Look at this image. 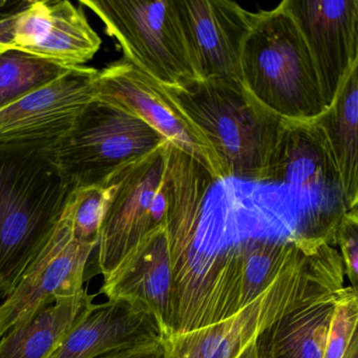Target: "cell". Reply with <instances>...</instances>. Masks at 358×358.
Instances as JSON below:
<instances>
[{
  "label": "cell",
  "instance_id": "cell-3",
  "mask_svg": "<svg viewBox=\"0 0 358 358\" xmlns=\"http://www.w3.org/2000/svg\"><path fill=\"white\" fill-rule=\"evenodd\" d=\"M343 278L338 251L322 245L289 266L231 317L163 339L164 358H238L259 333L287 312L341 290Z\"/></svg>",
  "mask_w": 358,
  "mask_h": 358
},
{
  "label": "cell",
  "instance_id": "cell-8",
  "mask_svg": "<svg viewBox=\"0 0 358 358\" xmlns=\"http://www.w3.org/2000/svg\"><path fill=\"white\" fill-rule=\"evenodd\" d=\"M264 183L296 192L306 215L329 231H336L348 211L338 169L316 120H284Z\"/></svg>",
  "mask_w": 358,
  "mask_h": 358
},
{
  "label": "cell",
  "instance_id": "cell-9",
  "mask_svg": "<svg viewBox=\"0 0 358 358\" xmlns=\"http://www.w3.org/2000/svg\"><path fill=\"white\" fill-rule=\"evenodd\" d=\"M93 87L96 99L148 123L166 141L200 163L213 181L225 180L208 142L164 85L123 59L96 71Z\"/></svg>",
  "mask_w": 358,
  "mask_h": 358
},
{
  "label": "cell",
  "instance_id": "cell-20",
  "mask_svg": "<svg viewBox=\"0 0 358 358\" xmlns=\"http://www.w3.org/2000/svg\"><path fill=\"white\" fill-rule=\"evenodd\" d=\"M64 68L17 50L0 55V108L69 74Z\"/></svg>",
  "mask_w": 358,
  "mask_h": 358
},
{
  "label": "cell",
  "instance_id": "cell-15",
  "mask_svg": "<svg viewBox=\"0 0 358 358\" xmlns=\"http://www.w3.org/2000/svg\"><path fill=\"white\" fill-rule=\"evenodd\" d=\"M171 252L165 227L146 236L125 257L116 271L104 280L100 292L108 299L137 301L150 310L166 336L171 320Z\"/></svg>",
  "mask_w": 358,
  "mask_h": 358
},
{
  "label": "cell",
  "instance_id": "cell-24",
  "mask_svg": "<svg viewBox=\"0 0 358 358\" xmlns=\"http://www.w3.org/2000/svg\"><path fill=\"white\" fill-rule=\"evenodd\" d=\"M96 358H164V345L162 341H155L112 352Z\"/></svg>",
  "mask_w": 358,
  "mask_h": 358
},
{
  "label": "cell",
  "instance_id": "cell-17",
  "mask_svg": "<svg viewBox=\"0 0 358 358\" xmlns=\"http://www.w3.org/2000/svg\"><path fill=\"white\" fill-rule=\"evenodd\" d=\"M91 303L93 295L85 289L75 296L41 306L0 341V358H49Z\"/></svg>",
  "mask_w": 358,
  "mask_h": 358
},
{
  "label": "cell",
  "instance_id": "cell-4",
  "mask_svg": "<svg viewBox=\"0 0 358 358\" xmlns=\"http://www.w3.org/2000/svg\"><path fill=\"white\" fill-rule=\"evenodd\" d=\"M240 80L282 120H315L328 108L305 39L282 3L255 13L243 45Z\"/></svg>",
  "mask_w": 358,
  "mask_h": 358
},
{
  "label": "cell",
  "instance_id": "cell-18",
  "mask_svg": "<svg viewBox=\"0 0 358 358\" xmlns=\"http://www.w3.org/2000/svg\"><path fill=\"white\" fill-rule=\"evenodd\" d=\"M358 64L341 83L332 103L316 118L338 169L348 210L358 202Z\"/></svg>",
  "mask_w": 358,
  "mask_h": 358
},
{
  "label": "cell",
  "instance_id": "cell-16",
  "mask_svg": "<svg viewBox=\"0 0 358 358\" xmlns=\"http://www.w3.org/2000/svg\"><path fill=\"white\" fill-rule=\"evenodd\" d=\"M338 292L287 312L259 333L238 358H322Z\"/></svg>",
  "mask_w": 358,
  "mask_h": 358
},
{
  "label": "cell",
  "instance_id": "cell-23",
  "mask_svg": "<svg viewBox=\"0 0 358 358\" xmlns=\"http://www.w3.org/2000/svg\"><path fill=\"white\" fill-rule=\"evenodd\" d=\"M336 245L341 247L343 270L351 282L352 288L358 290V210L350 209L343 215L336 229Z\"/></svg>",
  "mask_w": 358,
  "mask_h": 358
},
{
  "label": "cell",
  "instance_id": "cell-7",
  "mask_svg": "<svg viewBox=\"0 0 358 358\" xmlns=\"http://www.w3.org/2000/svg\"><path fill=\"white\" fill-rule=\"evenodd\" d=\"M169 142L115 173L116 186L100 229L98 272L104 280L150 232L165 227L169 210Z\"/></svg>",
  "mask_w": 358,
  "mask_h": 358
},
{
  "label": "cell",
  "instance_id": "cell-2",
  "mask_svg": "<svg viewBox=\"0 0 358 358\" xmlns=\"http://www.w3.org/2000/svg\"><path fill=\"white\" fill-rule=\"evenodd\" d=\"M204 136L225 179L264 183L284 120L234 79H194L166 87Z\"/></svg>",
  "mask_w": 358,
  "mask_h": 358
},
{
  "label": "cell",
  "instance_id": "cell-5",
  "mask_svg": "<svg viewBox=\"0 0 358 358\" xmlns=\"http://www.w3.org/2000/svg\"><path fill=\"white\" fill-rule=\"evenodd\" d=\"M166 139L148 123L106 102L87 104L52 146L58 169L73 188L104 184Z\"/></svg>",
  "mask_w": 358,
  "mask_h": 358
},
{
  "label": "cell",
  "instance_id": "cell-6",
  "mask_svg": "<svg viewBox=\"0 0 358 358\" xmlns=\"http://www.w3.org/2000/svg\"><path fill=\"white\" fill-rule=\"evenodd\" d=\"M106 26L124 59L166 87L198 78L175 0H83Z\"/></svg>",
  "mask_w": 358,
  "mask_h": 358
},
{
  "label": "cell",
  "instance_id": "cell-25",
  "mask_svg": "<svg viewBox=\"0 0 358 358\" xmlns=\"http://www.w3.org/2000/svg\"><path fill=\"white\" fill-rule=\"evenodd\" d=\"M27 3H22L11 12H5L0 15V55L6 52L13 50L14 27L18 14Z\"/></svg>",
  "mask_w": 358,
  "mask_h": 358
},
{
  "label": "cell",
  "instance_id": "cell-11",
  "mask_svg": "<svg viewBox=\"0 0 358 358\" xmlns=\"http://www.w3.org/2000/svg\"><path fill=\"white\" fill-rule=\"evenodd\" d=\"M175 5L198 79L240 80L243 45L255 13L229 0H175Z\"/></svg>",
  "mask_w": 358,
  "mask_h": 358
},
{
  "label": "cell",
  "instance_id": "cell-13",
  "mask_svg": "<svg viewBox=\"0 0 358 358\" xmlns=\"http://www.w3.org/2000/svg\"><path fill=\"white\" fill-rule=\"evenodd\" d=\"M95 69L69 74L0 108V144L55 143L95 99Z\"/></svg>",
  "mask_w": 358,
  "mask_h": 358
},
{
  "label": "cell",
  "instance_id": "cell-1",
  "mask_svg": "<svg viewBox=\"0 0 358 358\" xmlns=\"http://www.w3.org/2000/svg\"><path fill=\"white\" fill-rule=\"evenodd\" d=\"M53 144H0L1 299L45 248L74 189L54 161Z\"/></svg>",
  "mask_w": 358,
  "mask_h": 358
},
{
  "label": "cell",
  "instance_id": "cell-14",
  "mask_svg": "<svg viewBox=\"0 0 358 358\" xmlns=\"http://www.w3.org/2000/svg\"><path fill=\"white\" fill-rule=\"evenodd\" d=\"M163 341V331L148 308L125 299L91 305L49 358H96Z\"/></svg>",
  "mask_w": 358,
  "mask_h": 358
},
{
  "label": "cell",
  "instance_id": "cell-21",
  "mask_svg": "<svg viewBox=\"0 0 358 358\" xmlns=\"http://www.w3.org/2000/svg\"><path fill=\"white\" fill-rule=\"evenodd\" d=\"M115 189V184L108 181L99 185L74 188L71 192L64 215L70 222L75 240L98 246L102 222Z\"/></svg>",
  "mask_w": 358,
  "mask_h": 358
},
{
  "label": "cell",
  "instance_id": "cell-22",
  "mask_svg": "<svg viewBox=\"0 0 358 358\" xmlns=\"http://www.w3.org/2000/svg\"><path fill=\"white\" fill-rule=\"evenodd\" d=\"M358 290L343 287L335 301L322 358L358 355Z\"/></svg>",
  "mask_w": 358,
  "mask_h": 358
},
{
  "label": "cell",
  "instance_id": "cell-10",
  "mask_svg": "<svg viewBox=\"0 0 358 358\" xmlns=\"http://www.w3.org/2000/svg\"><path fill=\"white\" fill-rule=\"evenodd\" d=\"M96 248L75 240L70 222L62 213L45 248L0 303V337L41 306L83 292L87 263Z\"/></svg>",
  "mask_w": 358,
  "mask_h": 358
},
{
  "label": "cell",
  "instance_id": "cell-12",
  "mask_svg": "<svg viewBox=\"0 0 358 358\" xmlns=\"http://www.w3.org/2000/svg\"><path fill=\"white\" fill-rule=\"evenodd\" d=\"M313 60L327 106L358 64V0H285Z\"/></svg>",
  "mask_w": 358,
  "mask_h": 358
},
{
  "label": "cell",
  "instance_id": "cell-19",
  "mask_svg": "<svg viewBox=\"0 0 358 358\" xmlns=\"http://www.w3.org/2000/svg\"><path fill=\"white\" fill-rule=\"evenodd\" d=\"M101 39L85 12L70 1H50V20L43 41L24 53L68 69L81 68L99 51Z\"/></svg>",
  "mask_w": 358,
  "mask_h": 358
}]
</instances>
